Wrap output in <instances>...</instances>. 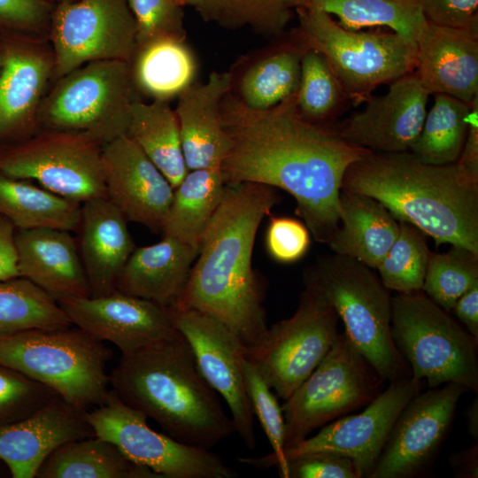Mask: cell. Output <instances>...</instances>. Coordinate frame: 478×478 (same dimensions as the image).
<instances>
[{"instance_id":"obj_34","label":"cell","mask_w":478,"mask_h":478,"mask_svg":"<svg viewBox=\"0 0 478 478\" xmlns=\"http://www.w3.org/2000/svg\"><path fill=\"white\" fill-rule=\"evenodd\" d=\"M81 205L32 181L0 173V215L17 230L50 227L76 232Z\"/></svg>"},{"instance_id":"obj_45","label":"cell","mask_w":478,"mask_h":478,"mask_svg":"<svg viewBox=\"0 0 478 478\" xmlns=\"http://www.w3.org/2000/svg\"><path fill=\"white\" fill-rule=\"evenodd\" d=\"M53 8L47 0H0V31L49 38Z\"/></svg>"},{"instance_id":"obj_6","label":"cell","mask_w":478,"mask_h":478,"mask_svg":"<svg viewBox=\"0 0 478 478\" xmlns=\"http://www.w3.org/2000/svg\"><path fill=\"white\" fill-rule=\"evenodd\" d=\"M112 351L78 327L34 328L0 335V364L57 392L88 412L110 392Z\"/></svg>"},{"instance_id":"obj_48","label":"cell","mask_w":478,"mask_h":478,"mask_svg":"<svg viewBox=\"0 0 478 478\" xmlns=\"http://www.w3.org/2000/svg\"><path fill=\"white\" fill-rule=\"evenodd\" d=\"M419 1L428 20L478 34V0Z\"/></svg>"},{"instance_id":"obj_22","label":"cell","mask_w":478,"mask_h":478,"mask_svg":"<svg viewBox=\"0 0 478 478\" xmlns=\"http://www.w3.org/2000/svg\"><path fill=\"white\" fill-rule=\"evenodd\" d=\"M81 411L59 395L31 415L0 426V459L13 478H34L61 444L96 436Z\"/></svg>"},{"instance_id":"obj_7","label":"cell","mask_w":478,"mask_h":478,"mask_svg":"<svg viewBox=\"0 0 478 478\" xmlns=\"http://www.w3.org/2000/svg\"><path fill=\"white\" fill-rule=\"evenodd\" d=\"M293 28L308 50L320 53L338 78L350 103L358 106L381 85L413 73L416 42L395 32L351 31L329 14L297 7Z\"/></svg>"},{"instance_id":"obj_29","label":"cell","mask_w":478,"mask_h":478,"mask_svg":"<svg viewBox=\"0 0 478 478\" xmlns=\"http://www.w3.org/2000/svg\"><path fill=\"white\" fill-rule=\"evenodd\" d=\"M340 223L328 244L334 253L376 269L399 233V221L378 200L342 189Z\"/></svg>"},{"instance_id":"obj_54","label":"cell","mask_w":478,"mask_h":478,"mask_svg":"<svg viewBox=\"0 0 478 478\" xmlns=\"http://www.w3.org/2000/svg\"><path fill=\"white\" fill-rule=\"evenodd\" d=\"M466 427L469 435L478 440V398L474 397L472 404L466 410Z\"/></svg>"},{"instance_id":"obj_10","label":"cell","mask_w":478,"mask_h":478,"mask_svg":"<svg viewBox=\"0 0 478 478\" xmlns=\"http://www.w3.org/2000/svg\"><path fill=\"white\" fill-rule=\"evenodd\" d=\"M386 382L344 332L312 374L284 400L285 449L315 429L367 405Z\"/></svg>"},{"instance_id":"obj_32","label":"cell","mask_w":478,"mask_h":478,"mask_svg":"<svg viewBox=\"0 0 478 478\" xmlns=\"http://www.w3.org/2000/svg\"><path fill=\"white\" fill-rule=\"evenodd\" d=\"M175 189L189 172L184 160L179 122L167 101L137 100L126 132Z\"/></svg>"},{"instance_id":"obj_5","label":"cell","mask_w":478,"mask_h":478,"mask_svg":"<svg viewBox=\"0 0 478 478\" xmlns=\"http://www.w3.org/2000/svg\"><path fill=\"white\" fill-rule=\"evenodd\" d=\"M304 285L332 305L346 335L385 381L411 377L391 335L390 291L372 268L333 252L305 270Z\"/></svg>"},{"instance_id":"obj_41","label":"cell","mask_w":478,"mask_h":478,"mask_svg":"<svg viewBox=\"0 0 478 478\" xmlns=\"http://www.w3.org/2000/svg\"><path fill=\"white\" fill-rule=\"evenodd\" d=\"M478 284V254L463 247L430 252L422 291L448 312L456 301Z\"/></svg>"},{"instance_id":"obj_33","label":"cell","mask_w":478,"mask_h":478,"mask_svg":"<svg viewBox=\"0 0 478 478\" xmlns=\"http://www.w3.org/2000/svg\"><path fill=\"white\" fill-rule=\"evenodd\" d=\"M130 67L142 95L169 102L193 84L197 72L194 52L185 41L163 39L137 47Z\"/></svg>"},{"instance_id":"obj_14","label":"cell","mask_w":478,"mask_h":478,"mask_svg":"<svg viewBox=\"0 0 478 478\" xmlns=\"http://www.w3.org/2000/svg\"><path fill=\"white\" fill-rule=\"evenodd\" d=\"M49 40L53 82L89 62H130L137 48L135 22L127 0H77L54 4Z\"/></svg>"},{"instance_id":"obj_9","label":"cell","mask_w":478,"mask_h":478,"mask_svg":"<svg viewBox=\"0 0 478 478\" xmlns=\"http://www.w3.org/2000/svg\"><path fill=\"white\" fill-rule=\"evenodd\" d=\"M391 335L411 376L478 391V342L422 290L392 297Z\"/></svg>"},{"instance_id":"obj_53","label":"cell","mask_w":478,"mask_h":478,"mask_svg":"<svg viewBox=\"0 0 478 478\" xmlns=\"http://www.w3.org/2000/svg\"><path fill=\"white\" fill-rule=\"evenodd\" d=\"M227 0H191L190 5L206 22H218Z\"/></svg>"},{"instance_id":"obj_21","label":"cell","mask_w":478,"mask_h":478,"mask_svg":"<svg viewBox=\"0 0 478 478\" xmlns=\"http://www.w3.org/2000/svg\"><path fill=\"white\" fill-rule=\"evenodd\" d=\"M106 197L127 221L162 232L173 188L126 135L103 145Z\"/></svg>"},{"instance_id":"obj_47","label":"cell","mask_w":478,"mask_h":478,"mask_svg":"<svg viewBox=\"0 0 478 478\" xmlns=\"http://www.w3.org/2000/svg\"><path fill=\"white\" fill-rule=\"evenodd\" d=\"M288 478H360L346 456L317 452L288 460Z\"/></svg>"},{"instance_id":"obj_31","label":"cell","mask_w":478,"mask_h":478,"mask_svg":"<svg viewBox=\"0 0 478 478\" xmlns=\"http://www.w3.org/2000/svg\"><path fill=\"white\" fill-rule=\"evenodd\" d=\"M37 478H161L127 459L112 442L96 436L66 442L39 467Z\"/></svg>"},{"instance_id":"obj_20","label":"cell","mask_w":478,"mask_h":478,"mask_svg":"<svg viewBox=\"0 0 478 478\" xmlns=\"http://www.w3.org/2000/svg\"><path fill=\"white\" fill-rule=\"evenodd\" d=\"M428 96L413 72L391 82L384 95H371L361 112L332 127L349 143L374 152L409 151L422 127Z\"/></svg>"},{"instance_id":"obj_15","label":"cell","mask_w":478,"mask_h":478,"mask_svg":"<svg viewBox=\"0 0 478 478\" xmlns=\"http://www.w3.org/2000/svg\"><path fill=\"white\" fill-rule=\"evenodd\" d=\"M467 389L448 382L414 396L397 418L368 478H411L431 465Z\"/></svg>"},{"instance_id":"obj_16","label":"cell","mask_w":478,"mask_h":478,"mask_svg":"<svg viewBox=\"0 0 478 478\" xmlns=\"http://www.w3.org/2000/svg\"><path fill=\"white\" fill-rule=\"evenodd\" d=\"M175 328L189 343L206 382L226 401L235 432L246 448L256 446L254 414L246 392L245 346L218 320L193 309L168 308Z\"/></svg>"},{"instance_id":"obj_37","label":"cell","mask_w":478,"mask_h":478,"mask_svg":"<svg viewBox=\"0 0 478 478\" xmlns=\"http://www.w3.org/2000/svg\"><path fill=\"white\" fill-rule=\"evenodd\" d=\"M73 326L60 305L30 281L0 280V335Z\"/></svg>"},{"instance_id":"obj_39","label":"cell","mask_w":478,"mask_h":478,"mask_svg":"<svg viewBox=\"0 0 478 478\" xmlns=\"http://www.w3.org/2000/svg\"><path fill=\"white\" fill-rule=\"evenodd\" d=\"M398 235L376 269L383 285L397 293L422 289L430 251L423 234L413 225L399 221Z\"/></svg>"},{"instance_id":"obj_51","label":"cell","mask_w":478,"mask_h":478,"mask_svg":"<svg viewBox=\"0 0 478 478\" xmlns=\"http://www.w3.org/2000/svg\"><path fill=\"white\" fill-rule=\"evenodd\" d=\"M451 312L478 342V284L466 291L456 301Z\"/></svg>"},{"instance_id":"obj_4","label":"cell","mask_w":478,"mask_h":478,"mask_svg":"<svg viewBox=\"0 0 478 478\" xmlns=\"http://www.w3.org/2000/svg\"><path fill=\"white\" fill-rule=\"evenodd\" d=\"M342 189L375 198L436 247L449 243L478 254V184L465 179L456 163L429 165L410 151H371L348 167Z\"/></svg>"},{"instance_id":"obj_19","label":"cell","mask_w":478,"mask_h":478,"mask_svg":"<svg viewBox=\"0 0 478 478\" xmlns=\"http://www.w3.org/2000/svg\"><path fill=\"white\" fill-rule=\"evenodd\" d=\"M72 325L128 355L174 335L168 308L115 290L58 302Z\"/></svg>"},{"instance_id":"obj_35","label":"cell","mask_w":478,"mask_h":478,"mask_svg":"<svg viewBox=\"0 0 478 478\" xmlns=\"http://www.w3.org/2000/svg\"><path fill=\"white\" fill-rule=\"evenodd\" d=\"M292 7L324 12L351 31L386 27L413 41L427 21L419 0H293Z\"/></svg>"},{"instance_id":"obj_17","label":"cell","mask_w":478,"mask_h":478,"mask_svg":"<svg viewBox=\"0 0 478 478\" xmlns=\"http://www.w3.org/2000/svg\"><path fill=\"white\" fill-rule=\"evenodd\" d=\"M422 382L412 376L389 382L361 412L342 416L314 436L286 448L287 460L317 452L335 453L349 457L360 478H368L397 418L421 391Z\"/></svg>"},{"instance_id":"obj_52","label":"cell","mask_w":478,"mask_h":478,"mask_svg":"<svg viewBox=\"0 0 478 478\" xmlns=\"http://www.w3.org/2000/svg\"><path fill=\"white\" fill-rule=\"evenodd\" d=\"M450 464L456 477H478V443L452 453L449 458Z\"/></svg>"},{"instance_id":"obj_11","label":"cell","mask_w":478,"mask_h":478,"mask_svg":"<svg viewBox=\"0 0 478 478\" xmlns=\"http://www.w3.org/2000/svg\"><path fill=\"white\" fill-rule=\"evenodd\" d=\"M0 173L81 204L106 197L103 144L81 133L39 129L1 145Z\"/></svg>"},{"instance_id":"obj_26","label":"cell","mask_w":478,"mask_h":478,"mask_svg":"<svg viewBox=\"0 0 478 478\" xmlns=\"http://www.w3.org/2000/svg\"><path fill=\"white\" fill-rule=\"evenodd\" d=\"M127 222L106 197L81 205L76 239L91 297L116 290L117 280L136 248Z\"/></svg>"},{"instance_id":"obj_56","label":"cell","mask_w":478,"mask_h":478,"mask_svg":"<svg viewBox=\"0 0 478 478\" xmlns=\"http://www.w3.org/2000/svg\"><path fill=\"white\" fill-rule=\"evenodd\" d=\"M47 1L56 4H59V3L73 2V1H77V0H47Z\"/></svg>"},{"instance_id":"obj_2","label":"cell","mask_w":478,"mask_h":478,"mask_svg":"<svg viewBox=\"0 0 478 478\" xmlns=\"http://www.w3.org/2000/svg\"><path fill=\"white\" fill-rule=\"evenodd\" d=\"M277 201L270 186L227 184L223 199L202 237L187 284L173 306L197 310L218 320L245 348L255 344L268 328L263 289L251 258L260 222Z\"/></svg>"},{"instance_id":"obj_23","label":"cell","mask_w":478,"mask_h":478,"mask_svg":"<svg viewBox=\"0 0 478 478\" xmlns=\"http://www.w3.org/2000/svg\"><path fill=\"white\" fill-rule=\"evenodd\" d=\"M415 42L414 73L429 95L467 104L478 96V34L427 19Z\"/></svg>"},{"instance_id":"obj_55","label":"cell","mask_w":478,"mask_h":478,"mask_svg":"<svg viewBox=\"0 0 478 478\" xmlns=\"http://www.w3.org/2000/svg\"><path fill=\"white\" fill-rule=\"evenodd\" d=\"M170 1L181 7H184L186 5H190V2H191V0H170Z\"/></svg>"},{"instance_id":"obj_44","label":"cell","mask_w":478,"mask_h":478,"mask_svg":"<svg viewBox=\"0 0 478 478\" xmlns=\"http://www.w3.org/2000/svg\"><path fill=\"white\" fill-rule=\"evenodd\" d=\"M135 22L137 47L175 39L185 41L183 7L170 0H127Z\"/></svg>"},{"instance_id":"obj_12","label":"cell","mask_w":478,"mask_h":478,"mask_svg":"<svg viewBox=\"0 0 478 478\" xmlns=\"http://www.w3.org/2000/svg\"><path fill=\"white\" fill-rule=\"evenodd\" d=\"M338 321L332 305L305 288L295 312L267 328L255 344L245 348L244 356L286 400L331 349L339 335Z\"/></svg>"},{"instance_id":"obj_43","label":"cell","mask_w":478,"mask_h":478,"mask_svg":"<svg viewBox=\"0 0 478 478\" xmlns=\"http://www.w3.org/2000/svg\"><path fill=\"white\" fill-rule=\"evenodd\" d=\"M57 395L49 387L0 364V426L27 418Z\"/></svg>"},{"instance_id":"obj_27","label":"cell","mask_w":478,"mask_h":478,"mask_svg":"<svg viewBox=\"0 0 478 478\" xmlns=\"http://www.w3.org/2000/svg\"><path fill=\"white\" fill-rule=\"evenodd\" d=\"M307 50L292 28L282 39L237 61L229 71L228 93L253 110L278 104L297 92Z\"/></svg>"},{"instance_id":"obj_49","label":"cell","mask_w":478,"mask_h":478,"mask_svg":"<svg viewBox=\"0 0 478 478\" xmlns=\"http://www.w3.org/2000/svg\"><path fill=\"white\" fill-rule=\"evenodd\" d=\"M456 165L465 179L478 184V96L471 102L468 129Z\"/></svg>"},{"instance_id":"obj_24","label":"cell","mask_w":478,"mask_h":478,"mask_svg":"<svg viewBox=\"0 0 478 478\" xmlns=\"http://www.w3.org/2000/svg\"><path fill=\"white\" fill-rule=\"evenodd\" d=\"M19 276L58 303L90 296L77 239L70 231L41 227L16 231Z\"/></svg>"},{"instance_id":"obj_42","label":"cell","mask_w":478,"mask_h":478,"mask_svg":"<svg viewBox=\"0 0 478 478\" xmlns=\"http://www.w3.org/2000/svg\"><path fill=\"white\" fill-rule=\"evenodd\" d=\"M293 0H227L218 21L235 29L245 26L265 35H281L295 15Z\"/></svg>"},{"instance_id":"obj_57","label":"cell","mask_w":478,"mask_h":478,"mask_svg":"<svg viewBox=\"0 0 478 478\" xmlns=\"http://www.w3.org/2000/svg\"><path fill=\"white\" fill-rule=\"evenodd\" d=\"M3 63H4V59H3V52H2V49L0 47V73L2 71V68H3Z\"/></svg>"},{"instance_id":"obj_40","label":"cell","mask_w":478,"mask_h":478,"mask_svg":"<svg viewBox=\"0 0 478 478\" xmlns=\"http://www.w3.org/2000/svg\"><path fill=\"white\" fill-rule=\"evenodd\" d=\"M245 357V356H244ZM246 392L254 416L258 420L273 452L267 456L239 458V461L257 467L276 466L281 478H288V460L285 457V423L281 406L256 366L244 358L243 362Z\"/></svg>"},{"instance_id":"obj_3","label":"cell","mask_w":478,"mask_h":478,"mask_svg":"<svg viewBox=\"0 0 478 478\" xmlns=\"http://www.w3.org/2000/svg\"><path fill=\"white\" fill-rule=\"evenodd\" d=\"M111 389L151 418L173 439L211 450L235 433L216 391L178 331L128 355L109 374Z\"/></svg>"},{"instance_id":"obj_13","label":"cell","mask_w":478,"mask_h":478,"mask_svg":"<svg viewBox=\"0 0 478 478\" xmlns=\"http://www.w3.org/2000/svg\"><path fill=\"white\" fill-rule=\"evenodd\" d=\"M95 435L113 443L134 463L161 478H235L238 473L209 449L157 432L147 416L110 389L106 401L86 413Z\"/></svg>"},{"instance_id":"obj_25","label":"cell","mask_w":478,"mask_h":478,"mask_svg":"<svg viewBox=\"0 0 478 478\" xmlns=\"http://www.w3.org/2000/svg\"><path fill=\"white\" fill-rule=\"evenodd\" d=\"M230 89L229 72H212L178 96L176 113L182 153L189 171L220 167L231 145L221 117V103Z\"/></svg>"},{"instance_id":"obj_8","label":"cell","mask_w":478,"mask_h":478,"mask_svg":"<svg viewBox=\"0 0 478 478\" xmlns=\"http://www.w3.org/2000/svg\"><path fill=\"white\" fill-rule=\"evenodd\" d=\"M140 99L129 62H89L54 81L39 110L38 130L81 133L104 145L126 135Z\"/></svg>"},{"instance_id":"obj_1","label":"cell","mask_w":478,"mask_h":478,"mask_svg":"<svg viewBox=\"0 0 478 478\" xmlns=\"http://www.w3.org/2000/svg\"><path fill=\"white\" fill-rule=\"evenodd\" d=\"M221 117L231 140L220 166L226 183L287 191L313 238L328 243L340 223L345 172L371 150L344 141L331 125L304 119L296 93L269 109L253 110L227 92Z\"/></svg>"},{"instance_id":"obj_38","label":"cell","mask_w":478,"mask_h":478,"mask_svg":"<svg viewBox=\"0 0 478 478\" xmlns=\"http://www.w3.org/2000/svg\"><path fill=\"white\" fill-rule=\"evenodd\" d=\"M296 99L304 119L326 126L350 103L328 62L313 50H307L302 57Z\"/></svg>"},{"instance_id":"obj_30","label":"cell","mask_w":478,"mask_h":478,"mask_svg":"<svg viewBox=\"0 0 478 478\" xmlns=\"http://www.w3.org/2000/svg\"><path fill=\"white\" fill-rule=\"evenodd\" d=\"M227 183L220 167L190 170L173 189L162 233L195 251L220 206Z\"/></svg>"},{"instance_id":"obj_28","label":"cell","mask_w":478,"mask_h":478,"mask_svg":"<svg viewBox=\"0 0 478 478\" xmlns=\"http://www.w3.org/2000/svg\"><path fill=\"white\" fill-rule=\"evenodd\" d=\"M197 252L164 236L154 244L135 248L116 282V290L173 307L189 277Z\"/></svg>"},{"instance_id":"obj_18","label":"cell","mask_w":478,"mask_h":478,"mask_svg":"<svg viewBox=\"0 0 478 478\" xmlns=\"http://www.w3.org/2000/svg\"><path fill=\"white\" fill-rule=\"evenodd\" d=\"M0 146L38 130L42 102L53 82L54 53L49 38L0 31Z\"/></svg>"},{"instance_id":"obj_50","label":"cell","mask_w":478,"mask_h":478,"mask_svg":"<svg viewBox=\"0 0 478 478\" xmlns=\"http://www.w3.org/2000/svg\"><path fill=\"white\" fill-rule=\"evenodd\" d=\"M16 231L15 226L0 215V280L19 277L15 244Z\"/></svg>"},{"instance_id":"obj_36","label":"cell","mask_w":478,"mask_h":478,"mask_svg":"<svg viewBox=\"0 0 478 478\" xmlns=\"http://www.w3.org/2000/svg\"><path fill=\"white\" fill-rule=\"evenodd\" d=\"M471 104L444 94H434L420 132L410 149L420 161L429 165L456 163L463 148Z\"/></svg>"},{"instance_id":"obj_46","label":"cell","mask_w":478,"mask_h":478,"mask_svg":"<svg viewBox=\"0 0 478 478\" xmlns=\"http://www.w3.org/2000/svg\"><path fill=\"white\" fill-rule=\"evenodd\" d=\"M307 227L289 217H271L266 235V246L269 255L281 263H292L300 259L310 246Z\"/></svg>"}]
</instances>
